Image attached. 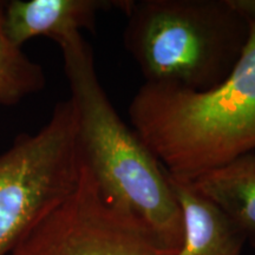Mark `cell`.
I'll list each match as a JSON object with an SVG mask.
<instances>
[{
  "instance_id": "6da1fadb",
  "label": "cell",
  "mask_w": 255,
  "mask_h": 255,
  "mask_svg": "<svg viewBox=\"0 0 255 255\" xmlns=\"http://www.w3.org/2000/svg\"><path fill=\"white\" fill-rule=\"evenodd\" d=\"M232 72L219 85L195 91L144 83L129 105L132 129L181 180L255 151V21Z\"/></svg>"
},
{
  "instance_id": "7a4b0ae2",
  "label": "cell",
  "mask_w": 255,
  "mask_h": 255,
  "mask_svg": "<svg viewBox=\"0 0 255 255\" xmlns=\"http://www.w3.org/2000/svg\"><path fill=\"white\" fill-rule=\"evenodd\" d=\"M76 108L83 163L102 196L145 225L165 247L182 245V218L164 167L127 126L98 79L94 52L81 33L59 44Z\"/></svg>"
},
{
  "instance_id": "3957f363",
  "label": "cell",
  "mask_w": 255,
  "mask_h": 255,
  "mask_svg": "<svg viewBox=\"0 0 255 255\" xmlns=\"http://www.w3.org/2000/svg\"><path fill=\"white\" fill-rule=\"evenodd\" d=\"M126 50L145 83L206 91L227 78L251 24L233 0H129Z\"/></svg>"
},
{
  "instance_id": "277c9868",
  "label": "cell",
  "mask_w": 255,
  "mask_h": 255,
  "mask_svg": "<svg viewBox=\"0 0 255 255\" xmlns=\"http://www.w3.org/2000/svg\"><path fill=\"white\" fill-rule=\"evenodd\" d=\"M83 158L76 108L57 103L36 133H20L0 155V255H9L44 216L73 193Z\"/></svg>"
},
{
  "instance_id": "5b68a950",
  "label": "cell",
  "mask_w": 255,
  "mask_h": 255,
  "mask_svg": "<svg viewBox=\"0 0 255 255\" xmlns=\"http://www.w3.org/2000/svg\"><path fill=\"white\" fill-rule=\"evenodd\" d=\"M150 229L102 196L83 163L68 199L19 241L9 255H176Z\"/></svg>"
},
{
  "instance_id": "8992f818",
  "label": "cell",
  "mask_w": 255,
  "mask_h": 255,
  "mask_svg": "<svg viewBox=\"0 0 255 255\" xmlns=\"http://www.w3.org/2000/svg\"><path fill=\"white\" fill-rule=\"evenodd\" d=\"M129 0H11L4 1V30L15 46L34 37L63 43L81 30H94L98 12H126Z\"/></svg>"
},
{
  "instance_id": "52a82bcc",
  "label": "cell",
  "mask_w": 255,
  "mask_h": 255,
  "mask_svg": "<svg viewBox=\"0 0 255 255\" xmlns=\"http://www.w3.org/2000/svg\"><path fill=\"white\" fill-rule=\"evenodd\" d=\"M165 175L182 218L183 239L176 255H241L246 239L233 220L189 181L167 170Z\"/></svg>"
},
{
  "instance_id": "ba28073f",
  "label": "cell",
  "mask_w": 255,
  "mask_h": 255,
  "mask_svg": "<svg viewBox=\"0 0 255 255\" xmlns=\"http://www.w3.org/2000/svg\"><path fill=\"white\" fill-rule=\"evenodd\" d=\"M233 220L255 248V151L189 181Z\"/></svg>"
},
{
  "instance_id": "9c48e42d",
  "label": "cell",
  "mask_w": 255,
  "mask_h": 255,
  "mask_svg": "<svg viewBox=\"0 0 255 255\" xmlns=\"http://www.w3.org/2000/svg\"><path fill=\"white\" fill-rule=\"evenodd\" d=\"M44 70L12 44L4 30V1H0V104L11 107L41 91Z\"/></svg>"
},
{
  "instance_id": "30bf717a",
  "label": "cell",
  "mask_w": 255,
  "mask_h": 255,
  "mask_svg": "<svg viewBox=\"0 0 255 255\" xmlns=\"http://www.w3.org/2000/svg\"><path fill=\"white\" fill-rule=\"evenodd\" d=\"M235 7L250 23L255 21V0H233Z\"/></svg>"
}]
</instances>
